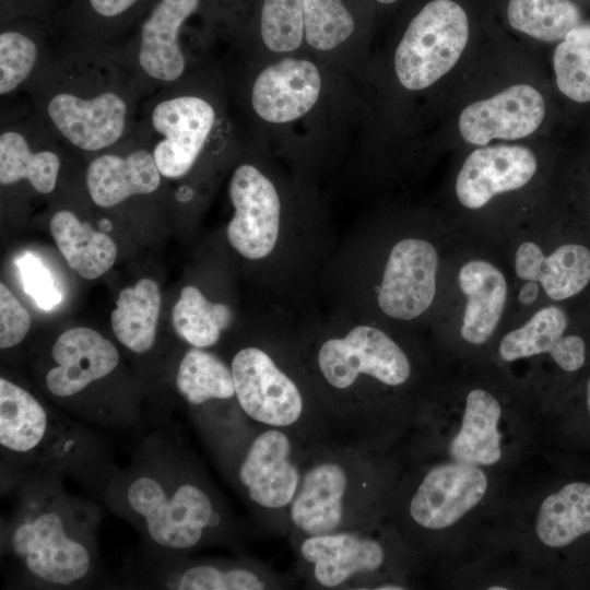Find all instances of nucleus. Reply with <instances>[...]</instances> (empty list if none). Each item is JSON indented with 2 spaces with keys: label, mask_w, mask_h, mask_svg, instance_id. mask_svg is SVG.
I'll return each instance as SVG.
<instances>
[{
  "label": "nucleus",
  "mask_w": 590,
  "mask_h": 590,
  "mask_svg": "<svg viewBox=\"0 0 590 590\" xmlns=\"http://www.w3.org/2000/svg\"><path fill=\"white\" fill-rule=\"evenodd\" d=\"M98 497L138 531V554L144 556L190 555L211 546L243 554L249 539L198 457L162 423L140 440L128 465L111 470Z\"/></svg>",
  "instance_id": "nucleus-1"
},
{
  "label": "nucleus",
  "mask_w": 590,
  "mask_h": 590,
  "mask_svg": "<svg viewBox=\"0 0 590 590\" xmlns=\"http://www.w3.org/2000/svg\"><path fill=\"white\" fill-rule=\"evenodd\" d=\"M302 369L333 441L396 450L432 398L412 355L384 330L357 324L306 354Z\"/></svg>",
  "instance_id": "nucleus-2"
},
{
  "label": "nucleus",
  "mask_w": 590,
  "mask_h": 590,
  "mask_svg": "<svg viewBox=\"0 0 590 590\" xmlns=\"http://www.w3.org/2000/svg\"><path fill=\"white\" fill-rule=\"evenodd\" d=\"M546 453L542 476H511L482 552L507 556L544 589H590V462Z\"/></svg>",
  "instance_id": "nucleus-3"
},
{
  "label": "nucleus",
  "mask_w": 590,
  "mask_h": 590,
  "mask_svg": "<svg viewBox=\"0 0 590 590\" xmlns=\"http://www.w3.org/2000/svg\"><path fill=\"white\" fill-rule=\"evenodd\" d=\"M403 464L388 519L441 585L483 550L514 474L446 459Z\"/></svg>",
  "instance_id": "nucleus-4"
},
{
  "label": "nucleus",
  "mask_w": 590,
  "mask_h": 590,
  "mask_svg": "<svg viewBox=\"0 0 590 590\" xmlns=\"http://www.w3.org/2000/svg\"><path fill=\"white\" fill-rule=\"evenodd\" d=\"M13 508L1 522V556L13 586L75 590L101 582L99 506L70 494L57 474L2 480Z\"/></svg>",
  "instance_id": "nucleus-5"
},
{
  "label": "nucleus",
  "mask_w": 590,
  "mask_h": 590,
  "mask_svg": "<svg viewBox=\"0 0 590 590\" xmlns=\"http://www.w3.org/2000/svg\"><path fill=\"white\" fill-rule=\"evenodd\" d=\"M543 416L535 398L470 386L459 396L433 394L397 450L403 462L446 459L514 474L543 450Z\"/></svg>",
  "instance_id": "nucleus-6"
},
{
  "label": "nucleus",
  "mask_w": 590,
  "mask_h": 590,
  "mask_svg": "<svg viewBox=\"0 0 590 590\" xmlns=\"http://www.w3.org/2000/svg\"><path fill=\"white\" fill-rule=\"evenodd\" d=\"M27 93L62 144L93 156L133 132L142 97L114 45L59 48Z\"/></svg>",
  "instance_id": "nucleus-7"
},
{
  "label": "nucleus",
  "mask_w": 590,
  "mask_h": 590,
  "mask_svg": "<svg viewBox=\"0 0 590 590\" xmlns=\"http://www.w3.org/2000/svg\"><path fill=\"white\" fill-rule=\"evenodd\" d=\"M403 467L398 450L333 440L308 445L287 535H319L381 523L388 519Z\"/></svg>",
  "instance_id": "nucleus-8"
},
{
  "label": "nucleus",
  "mask_w": 590,
  "mask_h": 590,
  "mask_svg": "<svg viewBox=\"0 0 590 590\" xmlns=\"http://www.w3.org/2000/svg\"><path fill=\"white\" fill-rule=\"evenodd\" d=\"M0 451L4 479L23 474L74 477L97 496L116 467L86 424L67 417L21 384L0 378Z\"/></svg>",
  "instance_id": "nucleus-9"
},
{
  "label": "nucleus",
  "mask_w": 590,
  "mask_h": 590,
  "mask_svg": "<svg viewBox=\"0 0 590 590\" xmlns=\"http://www.w3.org/2000/svg\"><path fill=\"white\" fill-rule=\"evenodd\" d=\"M290 542L296 576L310 589L406 590L426 576L389 519L359 530L290 535Z\"/></svg>",
  "instance_id": "nucleus-10"
},
{
  "label": "nucleus",
  "mask_w": 590,
  "mask_h": 590,
  "mask_svg": "<svg viewBox=\"0 0 590 590\" xmlns=\"http://www.w3.org/2000/svg\"><path fill=\"white\" fill-rule=\"evenodd\" d=\"M307 448L308 444L285 429L252 422L209 446L257 526L280 536L290 532V510L303 476Z\"/></svg>",
  "instance_id": "nucleus-11"
},
{
  "label": "nucleus",
  "mask_w": 590,
  "mask_h": 590,
  "mask_svg": "<svg viewBox=\"0 0 590 590\" xmlns=\"http://www.w3.org/2000/svg\"><path fill=\"white\" fill-rule=\"evenodd\" d=\"M228 364L249 422L285 429L308 445L331 440L307 379L299 380L267 349L243 346Z\"/></svg>",
  "instance_id": "nucleus-12"
},
{
  "label": "nucleus",
  "mask_w": 590,
  "mask_h": 590,
  "mask_svg": "<svg viewBox=\"0 0 590 590\" xmlns=\"http://www.w3.org/2000/svg\"><path fill=\"white\" fill-rule=\"evenodd\" d=\"M188 80L156 91L135 126L166 179H180L191 172L217 125L216 106L190 87Z\"/></svg>",
  "instance_id": "nucleus-13"
},
{
  "label": "nucleus",
  "mask_w": 590,
  "mask_h": 590,
  "mask_svg": "<svg viewBox=\"0 0 590 590\" xmlns=\"http://www.w3.org/2000/svg\"><path fill=\"white\" fill-rule=\"evenodd\" d=\"M48 356L42 374L47 394L74 420L102 428L93 388L118 370V347L92 328L75 327L57 337Z\"/></svg>",
  "instance_id": "nucleus-14"
},
{
  "label": "nucleus",
  "mask_w": 590,
  "mask_h": 590,
  "mask_svg": "<svg viewBox=\"0 0 590 590\" xmlns=\"http://www.w3.org/2000/svg\"><path fill=\"white\" fill-rule=\"evenodd\" d=\"M126 573L125 586L160 590H274L293 585L264 563L246 556L236 558L150 557L135 555Z\"/></svg>",
  "instance_id": "nucleus-15"
},
{
  "label": "nucleus",
  "mask_w": 590,
  "mask_h": 590,
  "mask_svg": "<svg viewBox=\"0 0 590 590\" xmlns=\"http://www.w3.org/2000/svg\"><path fill=\"white\" fill-rule=\"evenodd\" d=\"M469 39L465 11L451 0H433L410 22L394 54V71L409 91L427 88L460 59Z\"/></svg>",
  "instance_id": "nucleus-16"
},
{
  "label": "nucleus",
  "mask_w": 590,
  "mask_h": 590,
  "mask_svg": "<svg viewBox=\"0 0 590 590\" xmlns=\"http://www.w3.org/2000/svg\"><path fill=\"white\" fill-rule=\"evenodd\" d=\"M199 5L200 0H157L134 37L122 46L114 45L142 97L189 78L182 28Z\"/></svg>",
  "instance_id": "nucleus-17"
},
{
  "label": "nucleus",
  "mask_w": 590,
  "mask_h": 590,
  "mask_svg": "<svg viewBox=\"0 0 590 590\" xmlns=\"http://www.w3.org/2000/svg\"><path fill=\"white\" fill-rule=\"evenodd\" d=\"M174 386L206 446L250 423L239 408L228 362L208 349L191 346L182 354Z\"/></svg>",
  "instance_id": "nucleus-18"
},
{
  "label": "nucleus",
  "mask_w": 590,
  "mask_h": 590,
  "mask_svg": "<svg viewBox=\"0 0 590 590\" xmlns=\"http://www.w3.org/2000/svg\"><path fill=\"white\" fill-rule=\"evenodd\" d=\"M228 194L234 208L226 228L229 245L249 260L268 257L280 234L281 201L275 186L255 165L244 163L232 174Z\"/></svg>",
  "instance_id": "nucleus-19"
},
{
  "label": "nucleus",
  "mask_w": 590,
  "mask_h": 590,
  "mask_svg": "<svg viewBox=\"0 0 590 590\" xmlns=\"http://www.w3.org/2000/svg\"><path fill=\"white\" fill-rule=\"evenodd\" d=\"M61 141L33 110L1 123L0 184L27 182L39 194L52 193L61 170Z\"/></svg>",
  "instance_id": "nucleus-20"
},
{
  "label": "nucleus",
  "mask_w": 590,
  "mask_h": 590,
  "mask_svg": "<svg viewBox=\"0 0 590 590\" xmlns=\"http://www.w3.org/2000/svg\"><path fill=\"white\" fill-rule=\"evenodd\" d=\"M567 312L555 305L536 311L522 327L506 333L497 346L503 363L546 355L566 382L586 367L590 346L585 335L569 332Z\"/></svg>",
  "instance_id": "nucleus-21"
},
{
  "label": "nucleus",
  "mask_w": 590,
  "mask_h": 590,
  "mask_svg": "<svg viewBox=\"0 0 590 590\" xmlns=\"http://www.w3.org/2000/svg\"><path fill=\"white\" fill-rule=\"evenodd\" d=\"M162 178L150 146L134 128L122 142L92 157L85 187L95 205L114 208L132 197L153 194Z\"/></svg>",
  "instance_id": "nucleus-22"
},
{
  "label": "nucleus",
  "mask_w": 590,
  "mask_h": 590,
  "mask_svg": "<svg viewBox=\"0 0 590 590\" xmlns=\"http://www.w3.org/2000/svg\"><path fill=\"white\" fill-rule=\"evenodd\" d=\"M438 255L420 238H404L390 250L377 302L384 314L412 320L425 312L436 294Z\"/></svg>",
  "instance_id": "nucleus-23"
},
{
  "label": "nucleus",
  "mask_w": 590,
  "mask_h": 590,
  "mask_svg": "<svg viewBox=\"0 0 590 590\" xmlns=\"http://www.w3.org/2000/svg\"><path fill=\"white\" fill-rule=\"evenodd\" d=\"M545 116L541 93L529 84H516L468 105L459 116L462 139L484 146L494 139L517 140L533 133Z\"/></svg>",
  "instance_id": "nucleus-24"
},
{
  "label": "nucleus",
  "mask_w": 590,
  "mask_h": 590,
  "mask_svg": "<svg viewBox=\"0 0 590 590\" xmlns=\"http://www.w3.org/2000/svg\"><path fill=\"white\" fill-rule=\"evenodd\" d=\"M321 87V74L314 62L284 58L258 73L251 85L250 104L262 120L287 123L315 107Z\"/></svg>",
  "instance_id": "nucleus-25"
},
{
  "label": "nucleus",
  "mask_w": 590,
  "mask_h": 590,
  "mask_svg": "<svg viewBox=\"0 0 590 590\" xmlns=\"http://www.w3.org/2000/svg\"><path fill=\"white\" fill-rule=\"evenodd\" d=\"M536 168L534 153L522 145L476 149L469 154L457 176V198L468 209H480L496 194L527 185Z\"/></svg>",
  "instance_id": "nucleus-26"
},
{
  "label": "nucleus",
  "mask_w": 590,
  "mask_h": 590,
  "mask_svg": "<svg viewBox=\"0 0 590 590\" xmlns=\"http://www.w3.org/2000/svg\"><path fill=\"white\" fill-rule=\"evenodd\" d=\"M515 271L522 280L541 283L548 298L567 300L590 286V246L567 241L545 256L535 243L526 241L516 251Z\"/></svg>",
  "instance_id": "nucleus-27"
},
{
  "label": "nucleus",
  "mask_w": 590,
  "mask_h": 590,
  "mask_svg": "<svg viewBox=\"0 0 590 590\" xmlns=\"http://www.w3.org/2000/svg\"><path fill=\"white\" fill-rule=\"evenodd\" d=\"M458 281L468 299L461 339L472 346H481L491 339L503 315L507 300L506 280L492 263L472 260L461 267Z\"/></svg>",
  "instance_id": "nucleus-28"
},
{
  "label": "nucleus",
  "mask_w": 590,
  "mask_h": 590,
  "mask_svg": "<svg viewBox=\"0 0 590 590\" xmlns=\"http://www.w3.org/2000/svg\"><path fill=\"white\" fill-rule=\"evenodd\" d=\"M51 236L68 266L86 280H95L114 266L117 246L106 234L82 222L71 210L55 212L49 221Z\"/></svg>",
  "instance_id": "nucleus-29"
},
{
  "label": "nucleus",
  "mask_w": 590,
  "mask_h": 590,
  "mask_svg": "<svg viewBox=\"0 0 590 590\" xmlns=\"http://www.w3.org/2000/svg\"><path fill=\"white\" fill-rule=\"evenodd\" d=\"M59 48L38 28L5 25L0 32L1 98L27 92Z\"/></svg>",
  "instance_id": "nucleus-30"
},
{
  "label": "nucleus",
  "mask_w": 590,
  "mask_h": 590,
  "mask_svg": "<svg viewBox=\"0 0 590 590\" xmlns=\"http://www.w3.org/2000/svg\"><path fill=\"white\" fill-rule=\"evenodd\" d=\"M161 305L160 286L152 279H141L119 293L110 324L118 342L129 352L145 355L153 350Z\"/></svg>",
  "instance_id": "nucleus-31"
},
{
  "label": "nucleus",
  "mask_w": 590,
  "mask_h": 590,
  "mask_svg": "<svg viewBox=\"0 0 590 590\" xmlns=\"http://www.w3.org/2000/svg\"><path fill=\"white\" fill-rule=\"evenodd\" d=\"M543 448L590 453V367L571 390L543 416Z\"/></svg>",
  "instance_id": "nucleus-32"
},
{
  "label": "nucleus",
  "mask_w": 590,
  "mask_h": 590,
  "mask_svg": "<svg viewBox=\"0 0 590 590\" xmlns=\"http://www.w3.org/2000/svg\"><path fill=\"white\" fill-rule=\"evenodd\" d=\"M177 335L190 346L210 349L217 344L232 322V310L223 303L210 302L192 285L180 291L172 310Z\"/></svg>",
  "instance_id": "nucleus-33"
},
{
  "label": "nucleus",
  "mask_w": 590,
  "mask_h": 590,
  "mask_svg": "<svg viewBox=\"0 0 590 590\" xmlns=\"http://www.w3.org/2000/svg\"><path fill=\"white\" fill-rule=\"evenodd\" d=\"M510 26L542 42L563 40L580 24L581 14L570 0H509Z\"/></svg>",
  "instance_id": "nucleus-34"
},
{
  "label": "nucleus",
  "mask_w": 590,
  "mask_h": 590,
  "mask_svg": "<svg viewBox=\"0 0 590 590\" xmlns=\"http://www.w3.org/2000/svg\"><path fill=\"white\" fill-rule=\"evenodd\" d=\"M452 589H544L530 573L510 558L489 551L450 574L441 583Z\"/></svg>",
  "instance_id": "nucleus-35"
},
{
  "label": "nucleus",
  "mask_w": 590,
  "mask_h": 590,
  "mask_svg": "<svg viewBox=\"0 0 590 590\" xmlns=\"http://www.w3.org/2000/svg\"><path fill=\"white\" fill-rule=\"evenodd\" d=\"M146 0H82L85 17L69 31L66 46L114 45L138 8Z\"/></svg>",
  "instance_id": "nucleus-36"
},
{
  "label": "nucleus",
  "mask_w": 590,
  "mask_h": 590,
  "mask_svg": "<svg viewBox=\"0 0 590 590\" xmlns=\"http://www.w3.org/2000/svg\"><path fill=\"white\" fill-rule=\"evenodd\" d=\"M553 66L557 87L565 96L590 102V23H580L559 42Z\"/></svg>",
  "instance_id": "nucleus-37"
},
{
  "label": "nucleus",
  "mask_w": 590,
  "mask_h": 590,
  "mask_svg": "<svg viewBox=\"0 0 590 590\" xmlns=\"http://www.w3.org/2000/svg\"><path fill=\"white\" fill-rule=\"evenodd\" d=\"M354 32V20L341 0H304V36L317 50H331Z\"/></svg>",
  "instance_id": "nucleus-38"
},
{
  "label": "nucleus",
  "mask_w": 590,
  "mask_h": 590,
  "mask_svg": "<svg viewBox=\"0 0 590 590\" xmlns=\"http://www.w3.org/2000/svg\"><path fill=\"white\" fill-rule=\"evenodd\" d=\"M260 34L273 52H291L304 36V0H263Z\"/></svg>",
  "instance_id": "nucleus-39"
},
{
  "label": "nucleus",
  "mask_w": 590,
  "mask_h": 590,
  "mask_svg": "<svg viewBox=\"0 0 590 590\" xmlns=\"http://www.w3.org/2000/svg\"><path fill=\"white\" fill-rule=\"evenodd\" d=\"M24 291L34 299L36 305L49 310L61 300L50 271L32 253H25L16 260Z\"/></svg>",
  "instance_id": "nucleus-40"
},
{
  "label": "nucleus",
  "mask_w": 590,
  "mask_h": 590,
  "mask_svg": "<svg viewBox=\"0 0 590 590\" xmlns=\"http://www.w3.org/2000/svg\"><path fill=\"white\" fill-rule=\"evenodd\" d=\"M31 317L19 299L3 283L0 284V347H15L26 338Z\"/></svg>",
  "instance_id": "nucleus-41"
},
{
  "label": "nucleus",
  "mask_w": 590,
  "mask_h": 590,
  "mask_svg": "<svg viewBox=\"0 0 590 590\" xmlns=\"http://www.w3.org/2000/svg\"><path fill=\"white\" fill-rule=\"evenodd\" d=\"M540 286L536 281H528L522 285L518 294V299L522 305L533 304L539 295Z\"/></svg>",
  "instance_id": "nucleus-42"
},
{
  "label": "nucleus",
  "mask_w": 590,
  "mask_h": 590,
  "mask_svg": "<svg viewBox=\"0 0 590 590\" xmlns=\"http://www.w3.org/2000/svg\"><path fill=\"white\" fill-rule=\"evenodd\" d=\"M16 1L19 0H1L2 8L4 7H13L16 4Z\"/></svg>",
  "instance_id": "nucleus-43"
},
{
  "label": "nucleus",
  "mask_w": 590,
  "mask_h": 590,
  "mask_svg": "<svg viewBox=\"0 0 590 590\" xmlns=\"http://www.w3.org/2000/svg\"><path fill=\"white\" fill-rule=\"evenodd\" d=\"M377 1L380 2V3H386V4H388V3L396 2L397 0H377Z\"/></svg>",
  "instance_id": "nucleus-44"
}]
</instances>
